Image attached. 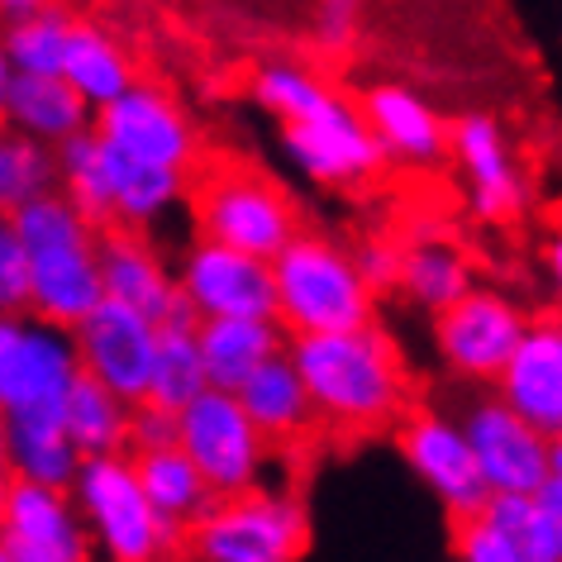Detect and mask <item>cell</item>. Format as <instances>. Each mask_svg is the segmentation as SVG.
Returning <instances> with one entry per match:
<instances>
[{
  "mask_svg": "<svg viewBox=\"0 0 562 562\" xmlns=\"http://www.w3.org/2000/svg\"><path fill=\"white\" fill-rule=\"evenodd\" d=\"M281 153L305 181L325 191H358L382 177L386 167V153L372 138L362 110L339 91L305 120L281 124Z\"/></svg>",
  "mask_w": 562,
  "mask_h": 562,
  "instance_id": "cell-10",
  "label": "cell"
},
{
  "mask_svg": "<svg viewBox=\"0 0 562 562\" xmlns=\"http://www.w3.org/2000/svg\"><path fill=\"white\" fill-rule=\"evenodd\" d=\"M315 543L311 505L296 486H277L272 476L234 496H215L181 539L191 562H305Z\"/></svg>",
  "mask_w": 562,
  "mask_h": 562,
  "instance_id": "cell-4",
  "label": "cell"
},
{
  "mask_svg": "<svg viewBox=\"0 0 562 562\" xmlns=\"http://www.w3.org/2000/svg\"><path fill=\"white\" fill-rule=\"evenodd\" d=\"M358 110L368 120L372 138L382 144L386 162L439 167L448 158V120L419 91L401 87V81H382V87L362 95Z\"/></svg>",
  "mask_w": 562,
  "mask_h": 562,
  "instance_id": "cell-20",
  "label": "cell"
},
{
  "mask_svg": "<svg viewBox=\"0 0 562 562\" xmlns=\"http://www.w3.org/2000/svg\"><path fill=\"white\" fill-rule=\"evenodd\" d=\"M58 419L81 458L124 453V439H130V401H120L95 376L77 372V382L67 386V396L58 405Z\"/></svg>",
  "mask_w": 562,
  "mask_h": 562,
  "instance_id": "cell-30",
  "label": "cell"
},
{
  "mask_svg": "<svg viewBox=\"0 0 562 562\" xmlns=\"http://www.w3.org/2000/svg\"><path fill=\"white\" fill-rule=\"evenodd\" d=\"M0 548L15 562H95L72 491L20 476L10 482L0 510Z\"/></svg>",
  "mask_w": 562,
  "mask_h": 562,
  "instance_id": "cell-17",
  "label": "cell"
},
{
  "mask_svg": "<svg viewBox=\"0 0 562 562\" xmlns=\"http://www.w3.org/2000/svg\"><path fill=\"white\" fill-rule=\"evenodd\" d=\"M429 319H434V358L443 362V372L462 386H491L501 362L510 358L515 339L525 334L529 311L510 291L472 281L453 305H443Z\"/></svg>",
  "mask_w": 562,
  "mask_h": 562,
  "instance_id": "cell-8",
  "label": "cell"
},
{
  "mask_svg": "<svg viewBox=\"0 0 562 562\" xmlns=\"http://www.w3.org/2000/svg\"><path fill=\"white\" fill-rule=\"evenodd\" d=\"M362 34V0H315L311 10V38L319 53L344 58Z\"/></svg>",
  "mask_w": 562,
  "mask_h": 562,
  "instance_id": "cell-35",
  "label": "cell"
},
{
  "mask_svg": "<svg viewBox=\"0 0 562 562\" xmlns=\"http://www.w3.org/2000/svg\"><path fill=\"white\" fill-rule=\"evenodd\" d=\"M205 368H201V348H195V315L167 319L158 325V348H153V368H148V396L153 405L181 411L195 391H205Z\"/></svg>",
  "mask_w": 562,
  "mask_h": 562,
  "instance_id": "cell-31",
  "label": "cell"
},
{
  "mask_svg": "<svg viewBox=\"0 0 562 562\" xmlns=\"http://www.w3.org/2000/svg\"><path fill=\"white\" fill-rule=\"evenodd\" d=\"M34 5H44V0H0V20H15V15H24V10H34Z\"/></svg>",
  "mask_w": 562,
  "mask_h": 562,
  "instance_id": "cell-40",
  "label": "cell"
},
{
  "mask_svg": "<svg viewBox=\"0 0 562 562\" xmlns=\"http://www.w3.org/2000/svg\"><path fill=\"white\" fill-rule=\"evenodd\" d=\"M162 443H177V411L153 405V401H134L124 453H144V448H162Z\"/></svg>",
  "mask_w": 562,
  "mask_h": 562,
  "instance_id": "cell-38",
  "label": "cell"
},
{
  "mask_svg": "<svg viewBox=\"0 0 562 562\" xmlns=\"http://www.w3.org/2000/svg\"><path fill=\"white\" fill-rule=\"evenodd\" d=\"M130 462H134V476H138V486H144V496L153 501V510H158L167 525L191 529L195 519L210 510V501H215L210 482L195 472V462L181 453L177 443L130 453Z\"/></svg>",
  "mask_w": 562,
  "mask_h": 562,
  "instance_id": "cell-28",
  "label": "cell"
},
{
  "mask_svg": "<svg viewBox=\"0 0 562 562\" xmlns=\"http://www.w3.org/2000/svg\"><path fill=\"white\" fill-rule=\"evenodd\" d=\"M491 386L519 419H529L548 439H562V325L553 315H529Z\"/></svg>",
  "mask_w": 562,
  "mask_h": 562,
  "instance_id": "cell-18",
  "label": "cell"
},
{
  "mask_svg": "<svg viewBox=\"0 0 562 562\" xmlns=\"http://www.w3.org/2000/svg\"><path fill=\"white\" fill-rule=\"evenodd\" d=\"M195 348H201L205 382L220 391H238L267 358L286 353V329L277 325V315L195 319Z\"/></svg>",
  "mask_w": 562,
  "mask_h": 562,
  "instance_id": "cell-22",
  "label": "cell"
},
{
  "mask_svg": "<svg viewBox=\"0 0 562 562\" xmlns=\"http://www.w3.org/2000/svg\"><path fill=\"white\" fill-rule=\"evenodd\" d=\"M348 252H353V267H358V277L368 281L372 296L396 291V272H401V244H396V238L368 234V238H358Z\"/></svg>",
  "mask_w": 562,
  "mask_h": 562,
  "instance_id": "cell-37",
  "label": "cell"
},
{
  "mask_svg": "<svg viewBox=\"0 0 562 562\" xmlns=\"http://www.w3.org/2000/svg\"><path fill=\"white\" fill-rule=\"evenodd\" d=\"M453 525V562H525L510 533L496 529L486 515H468Z\"/></svg>",
  "mask_w": 562,
  "mask_h": 562,
  "instance_id": "cell-36",
  "label": "cell"
},
{
  "mask_svg": "<svg viewBox=\"0 0 562 562\" xmlns=\"http://www.w3.org/2000/svg\"><path fill=\"white\" fill-rule=\"evenodd\" d=\"M334 95V87L319 72H311L305 63H291V58H272L252 72V101L258 110H267L277 124H291V120H305L311 110H319Z\"/></svg>",
  "mask_w": 562,
  "mask_h": 562,
  "instance_id": "cell-34",
  "label": "cell"
},
{
  "mask_svg": "<svg viewBox=\"0 0 562 562\" xmlns=\"http://www.w3.org/2000/svg\"><path fill=\"white\" fill-rule=\"evenodd\" d=\"M0 448H5V411H0Z\"/></svg>",
  "mask_w": 562,
  "mask_h": 562,
  "instance_id": "cell-43",
  "label": "cell"
},
{
  "mask_svg": "<svg viewBox=\"0 0 562 562\" xmlns=\"http://www.w3.org/2000/svg\"><path fill=\"white\" fill-rule=\"evenodd\" d=\"M476 281L472 258L448 238H415L411 248H401V272H396V291L415 311L439 315L443 305H453L462 291Z\"/></svg>",
  "mask_w": 562,
  "mask_h": 562,
  "instance_id": "cell-29",
  "label": "cell"
},
{
  "mask_svg": "<svg viewBox=\"0 0 562 562\" xmlns=\"http://www.w3.org/2000/svg\"><path fill=\"white\" fill-rule=\"evenodd\" d=\"M53 187H58V158H53V148L10 130L0 120V215H15L20 205L38 201Z\"/></svg>",
  "mask_w": 562,
  "mask_h": 562,
  "instance_id": "cell-33",
  "label": "cell"
},
{
  "mask_svg": "<svg viewBox=\"0 0 562 562\" xmlns=\"http://www.w3.org/2000/svg\"><path fill=\"white\" fill-rule=\"evenodd\" d=\"M458 425L468 434L486 491H533L553 472H562V443L539 434L529 419H519L496 391L476 396L458 415Z\"/></svg>",
  "mask_w": 562,
  "mask_h": 562,
  "instance_id": "cell-13",
  "label": "cell"
},
{
  "mask_svg": "<svg viewBox=\"0 0 562 562\" xmlns=\"http://www.w3.org/2000/svg\"><path fill=\"white\" fill-rule=\"evenodd\" d=\"M72 10L44 5L24 10V15L5 20L0 30V44H5V58L15 72H63V53H67V34H72Z\"/></svg>",
  "mask_w": 562,
  "mask_h": 562,
  "instance_id": "cell-32",
  "label": "cell"
},
{
  "mask_svg": "<svg viewBox=\"0 0 562 562\" xmlns=\"http://www.w3.org/2000/svg\"><path fill=\"white\" fill-rule=\"evenodd\" d=\"M0 120L38 144L58 148L63 138L91 130V105L58 72H15L5 87V101H0Z\"/></svg>",
  "mask_w": 562,
  "mask_h": 562,
  "instance_id": "cell-23",
  "label": "cell"
},
{
  "mask_svg": "<svg viewBox=\"0 0 562 562\" xmlns=\"http://www.w3.org/2000/svg\"><path fill=\"white\" fill-rule=\"evenodd\" d=\"M67 491L77 501L81 525H87L95 562H177L181 558L187 529L167 525L153 510V501L144 496V486L134 476L130 453L81 458Z\"/></svg>",
  "mask_w": 562,
  "mask_h": 562,
  "instance_id": "cell-5",
  "label": "cell"
},
{
  "mask_svg": "<svg viewBox=\"0 0 562 562\" xmlns=\"http://www.w3.org/2000/svg\"><path fill=\"white\" fill-rule=\"evenodd\" d=\"M10 482H15V472L5 468V458H0V510H5V491H10Z\"/></svg>",
  "mask_w": 562,
  "mask_h": 562,
  "instance_id": "cell-42",
  "label": "cell"
},
{
  "mask_svg": "<svg viewBox=\"0 0 562 562\" xmlns=\"http://www.w3.org/2000/svg\"><path fill=\"white\" fill-rule=\"evenodd\" d=\"M187 201L195 234L252 258H272L301 229L296 201L258 167H215L187 191Z\"/></svg>",
  "mask_w": 562,
  "mask_h": 562,
  "instance_id": "cell-6",
  "label": "cell"
},
{
  "mask_svg": "<svg viewBox=\"0 0 562 562\" xmlns=\"http://www.w3.org/2000/svg\"><path fill=\"white\" fill-rule=\"evenodd\" d=\"M15 238L24 248V286H30V311L72 329L91 311L101 291V229L53 187L38 201L20 205Z\"/></svg>",
  "mask_w": 562,
  "mask_h": 562,
  "instance_id": "cell-2",
  "label": "cell"
},
{
  "mask_svg": "<svg viewBox=\"0 0 562 562\" xmlns=\"http://www.w3.org/2000/svg\"><path fill=\"white\" fill-rule=\"evenodd\" d=\"M272 272V315L286 334L353 329L376 319V296L358 277L353 252L334 234L301 229L267 258Z\"/></svg>",
  "mask_w": 562,
  "mask_h": 562,
  "instance_id": "cell-3",
  "label": "cell"
},
{
  "mask_svg": "<svg viewBox=\"0 0 562 562\" xmlns=\"http://www.w3.org/2000/svg\"><path fill=\"white\" fill-rule=\"evenodd\" d=\"M448 158L458 162V177L468 181V205L476 220L505 224L529 205V177L496 115L476 110V115L448 124Z\"/></svg>",
  "mask_w": 562,
  "mask_h": 562,
  "instance_id": "cell-16",
  "label": "cell"
},
{
  "mask_svg": "<svg viewBox=\"0 0 562 562\" xmlns=\"http://www.w3.org/2000/svg\"><path fill=\"white\" fill-rule=\"evenodd\" d=\"M396 453L411 468V476L434 496V505L448 519H468L486 505V482L476 472V458L468 448L458 415L439 411V405H411L396 425Z\"/></svg>",
  "mask_w": 562,
  "mask_h": 562,
  "instance_id": "cell-12",
  "label": "cell"
},
{
  "mask_svg": "<svg viewBox=\"0 0 562 562\" xmlns=\"http://www.w3.org/2000/svg\"><path fill=\"white\" fill-rule=\"evenodd\" d=\"M72 329L24 311H0V411L30 415L58 411L67 386L77 382Z\"/></svg>",
  "mask_w": 562,
  "mask_h": 562,
  "instance_id": "cell-11",
  "label": "cell"
},
{
  "mask_svg": "<svg viewBox=\"0 0 562 562\" xmlns=\"http://www.w3.org/2000/svg\"><path fill=\"white\" fill-rule=\"evenodd\" d=\"M58 77L91 110H101L105 101H115L130 81H138L130 48H124L110 30L91 24V20H72V34H67V53H63V72Z\"/></svg>",
  "mask_w": 562,
  "mask_h": 562,
  "instance_id": "cell-27",
  "label": "cell"
},
{
  "mask_svg": "<svg viewBox=\"0 0 562 562\" xmlns=\"http://www.w3.org/2000/svg\"><path fill=\"white\" fill-rule=\"evenodd\" d=\"M5 468L20 482H44V486H72L81 468V453L67 439L58 411H30V415H5V448H0Z\"/></svg>",
  "mask_w": 562,
  "mask_h": 562,
  "instance_id": "cell-26",
  "label": "cell"
},
{
  "mask_svg": "<svg viewBox=\"0 0 562 562\" xmlns=\"http://www.w3.org/2000/svg\"><path fill=\"white\" fill-rule=\"evenodd\" d=\"M77 368L110 386L120 401H144L148 396V368L153 348H158V325L120 301H95L87 315L72 325Z\"/></svg>",
  "mask_w": 562,
  "mask_h": 562,
  "instance_id": "cell-15",
  "label": "cell"
},
{
  "mask_svg": "<svg viewBox=\"0 0 562 562\" xmlns=\"http://www.w3.org/2000/svg\"><path fill=\"white\" fill-rule=\"evenodd\" d=\"M181 305L195 319H220V315H272V272L267 258L238 252L229 244L195 234L181 258L172 262Z\"/></svg>",
  "mask_w": 562,
  "mask_h": 562,
  "instance_id": "cell-14",
  "label": "cell"
},
{
  "mask_svg": "<svg viewBox=\"0 0 562 562\" xmlns=\"http://www.w3.org/2000/svg\"><path fill=\"white\" fill-rule=\"evenodd\" d=\"M10 77H15V67H10V58H5V44H0V101H5V87H10Z\"/></svg>",
  "mask_w": 562,
  "mask_h": 562,
  "instance_id": "cell-41",
  "label": "cell"
},
{
  "mask_svg": "<svg viewBox=\"0 0 562 562\" xmlns=\"http://www.w3.org/2000/svg\"><path fill=\"white\" fill-rule=\"evenodd\" d=\"M286 358L311 391L319 425L348 439L391 429L415 405L411 368L376 319L353 329L286 334Z\"/></svg>",
  "mask_w": 562,
  "mask_h": 562,
  "instance_id": "cell-1",
  "label": "cell"
},
{
  "mask_svg": "<svg viewBox=\"0 0 562 562\" xmlns=\"http://www.w3.org/2000/svg\"><path fill=\"white\" fill-rule=\"evenodd\" d=\"M0 562H15V558H10V553H5V548H0Z\"/></svg>",
  "mask_w": 562,
  "mask_h": 562,
  "instance_id": "cell-44",
  "label": "cell"
},
{
  "mask_svg": "<svg viewBox=\"0 0 562 562\" xmlns=\"http://www.w3.org/2000/svg\"><path fill=\"white\" fill-rule=\"evenodd\" d=\"M101 291L105 301L130 305V311L153 319V325L191 315L181 305L177 272L167 262V252L148 234H134V229H101Z\"/></svg>",
  "mask_w": 562,
  "mask_h": 562,
  "instance_id": "cell-19",
  "label": "cell"
},
{
  "mask_svg": "<svg viewBox=\"0 0 562 562\" xmlns=\"http://www.w3.org/2000/svg\"><path fill=\"white\" fill-rule=\"evenodd\" d=\"M91 130L105 138L120 158L167 167V172L191 177L201 162V130L187 115V105L177 101L158 81H130L115 101L91 110Z\"/></svg>",
  "mask_w": 562,
  "mask_h": 562,
  "instance_id": "cell-9",
  "label": "cell"
},
{
  "mask_svg": "<svg viewBox=\"0 0 562 562\" xmlns=\"http://www.w3.org/2000/svg\"><path fill=\"white\" fill-rule=\"evenodd\" d=\"M30 286H24V248L15 238L10 215H0V311H24Z\"/></svg>",
  "mask_w": 562,
  "mask_h": 562,
  "instance_id": "cell-39",
  "label": "cell"
},
{
  "mask_svg": "<svg viewBox=\"0 0 562 562\" xmlns=\"http://www.w3.org/2000/svg\"><path fill=\"white\" fill-rule=\"evenodd\" d=\"M105 177H110V229H134V234L158 229L177 205H187L191 191V177L120 158L110 144H105Z\"/></svg>",
  "mask_w": 562,
  "mask_h": 562,
  "instance_id": "cell-24",
  "label": "cell"
},
{
  "mask_svg": "<svg viewBox=\"0 0 562 562\" xmlns=\"http://www.w3.org/2000/svg\"><path fill=\"white\" fill-rule=\"evenodd\" d=\"M238 405H244V415L258 425V434L272 448H301L315 439L319 429V415L311 405V391H305L301 372L291 368L286 353L267 358L258 372L248 376L244 386L234 391Z\"/></svg>",
  "mask_w": 562,
  "mask_h": 562,
  "instance_id": "cell-21",
  "label": "cell"
},
{
  "mask_svg": "<svg viewBox=\"0 0 562 562\" xmlns=\"http://www.w3.org/2000/svg\"><path fill=\"white\" fill-rule=\"evenodd\" d=\"M177 448L195 462L215 496H234L272 476L277 448L244 415L234 391L205 386L177 411Z\"/></svg>",
  "mask_w": 562,
  "mask_h": 562,
  "instance_id": "cell-7",
  "label": "cell"
},
{
  "mask_svg": "<svg viewBox=\"0 0 562 562\" xmlns=\"http://www.w3.org/2000/svg\"><path fill=\"white\" fill-rule=\"evenodd\" d=\"M476 515L510 533L525 562H562V472L533 491H491Z\"/></svg>",
  "mask_w": 562,
  "mask_h": 562,
  "instance_id": "cell-25",
  "label": "cell"
}]
</instances>
